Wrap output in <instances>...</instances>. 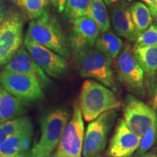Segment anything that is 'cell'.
I'll return each mask as SVG.
<instances>
[{
    "mask_svg": "<svg viewBox=\"0 0 157 157\" xmlns=\"http://www.w3.org/2000/svg\"><path fill=\"white\" fill-rule=\"evenodd\" d=\"M78 105L84 120L92 121L102 113L119 109L121 101L111 89L94 80L83 82L78 98Z\"/></svg>",
    "mask_w": 157,
    "mask_h": 157,
    "instance_id": "6da1fadb",
    "label": "cell"
},
{
    "mask_svg": "<svg viewBox=\"0 0 157 157\" xmlns=\"http://www.w3.org/2000/svg\"><path fill=\"white\" fill-rule=\"evenodd\" d=\"M25 38L50 49L65 58L69 56L61 27L48 10L31 21Z\"/></svg>",
    "mask_w": 157,
    "mask_h": 157,
    "instance_id": "7a4b0ae2",
    "label": "cell"
},
{
    "mask_svg": "<svg viewBox=\"0 0 157 157\" xmlns=\"http://www.w3.org/2000/svg\"><path fill=\"white\" fill-rule=\"evenodd\" d=\"M69 119V113L63 109H53L43 116L41 137L33 146L31 154L36 157H52Z\"/></svg>",
    "mask_w": 157,
    "mask_h": 157,
    "instance_id": "3957f363",
    "label": "cell"
},
{
    "mask_svg": "<svg viewBox=\"0 0 157 157\" xmlns=\"http://www.w3.org/2000/svg\"><path fill=\"white\" fill-rule=\"evenodd\" d=\"M74 63L80 76L101 82L116 91L114 75L111 61L95 48H88L74 52Z\"/></svg>",
    "mask_w": 157,
    "mask_h": 157,
    "instance_id": "277c9868",
    "label": "cell"
},
{
    "mask_svg": "<svg viewBox=\"0 0 157 157\" xmlns=\"http://www.w3.org/2000/svg\"><path fill=\"white\" fill-rule=\"evenodd\" d=\"M117 115L115 110L108 111L88 124L84 134L83 157H101L106 147L108 137L114 124Z\"/></svg>",
    "mask_w": 157,
    "mask_h": 157,
    "instance_id": "5b68a950",
    "label": "cell"
},
{
    "mask_svg": "<svg viewBox=\"0 0 157 157\" xmlns=\"http://www.w3.org/2000/svg\"><path fill=\"white\" fill-rule=\"evenodd\" d=\"M0 84L6 91L25 103H33L44 98L40 82L28 74L4 70L0 73Z\"/></svg>",
    "mask_w": 157,
    "mask_h": 157,
    "instance_id": "8992f818",
    "label": "cell"
},
{
    "mask_svg": "<svg viewBox=\"0 0 157 157\" xmlns=\"http://www.w3.org/2000/svg\"><path fill=\"white\" fill-rule=\"evenodd\" d=\"M84 138L83 117L78 102H76L53 157H82Z\"/></svg>",
    "mask_w": 157,
    "mask_h": 157,
    "instance_id": "52a82bcc",
    "label": "cell"
},
{
    "mask_svg": "<svg viewBox=\"0 0 157 157\" xmlns=\"http://www.w3.org/2000/svg\"><path fill=\"white\" fill-rule=\"evenodd\" d=\"M123 117L128 128L135 134L142 137L155 123L157 112L144 102L128 95L123 105Z\"/></svg>",
    "mask_w": 157,
    "mask_h": 157,
    "instance_id": "ba28073f",
    "label": "cell"
},
{
    "mask_svg": "<svg viewBox=\"0 0 157 157\" xmlns=\"http://www.w3.org/2000/svg\"><path fill=\"white\" fill-rule=\"evenodd\" d=\"M118 74L124 85L135 95H145L144 71L135 58L134 49L126 45L117 57Z\"/></svg>",
    "mask_w": 157,
    "mask_h": 157,
    "instance_id": "9c48e42d",
    "label": "cell"
},
{
    "mask_svg": "<svg viewBox=\"0 0 157 157\" xmlns=\"http://www.w3.org/2000/svg\"><path fill=\"white\" fill-rule=\"evenodd\" d=\"M23 26L17 14L7 15L0 23V65L7 64L21 48Z\"/></svg>",
    "mask_w": 157,
    "mask_h": 157,
    "instance_id": "30bf717a",
    "label": "cell"
},
{
    "mask_svg": "<svg viewBox=\"0 0 157 157\" xmlns=\"http://www.w3.org/2000/svg\"><path fill=\"white\" fill-rule=\"evenodd\" d=\"M24 44L34 61L48 76L58 78L66 72L68 63L64 57L28 39H24Z\"/></svg>",
    "mask_w": 157,
    "mask_h": 157,
    "instance_id": "8fae6325",
    "label": "cell"
},
{
    "mask_svg": "<svg viewBox=\"0 0 157 157\" xmlns=\"http://www.w3.org/2000/svg\"><path fill=\"white\" fill-rule=\"evenodd\" d=\"M141 137L128 128L120 119L110 141L106 155L109 157H131L138 148Z\"/></svg>",
    "mask_w": 157,
    "mask_h": 157,
    "instance_id": "7c38bea8",
    "label": "cell"
},
{
    "mask_svg": "<svg viewBox=\"0 0 157 157\" xmlns=\"http://www.w3.org/2000/svg\"><path fill=\"white\" fill-rule=\"evenodd\" d=\"M72 21L70 44L74 52L94 48L101 32L97 23L89 16L78 17Z\"/></svg>",
    "mask_w": 157,
    "mask_h": 157,
    "instance_id": "4fadbf2b",
    "label": "cell"
},
{
    "mask_svg": "<svg viewBox=\"0 0 157 157\" xmlns=\"http://www.w3.org/2000/svg\"><path fill=\"white\" fill-rule=\"evenodd\" d=\"M5 70L31 75L36 78L42 85L51 83L48 75L41 68L24 48H21L5 66Z\"/></svg>",
    "mask_w": 157,
    "mask_h": 157,
    "instance_id": "5bb4252c",
    "label": "cell"
},
{
    "mask_svg": "<svg viewBox=\"0 0 157 157\" xmlns=\"http://www.w3.org/2000/svg\"><path fill=\"white\" fill-rule=\"evenodd\" d=\"M111 19L117 36L134 41L137 35L133 23L128 2L125 0L111 6Z\"/></svg>",
    "mask_w": 157,
    "mask_h": 157,
    "instance_id": "9a60e30c",
    "label": "cell"
},
{
    "mask_svg": "<svg viewBox=\"0 0 157 157\" xmlns=\"http://www.w3.org/2000/svg\"><path fill=\"white\" fill-rule=\"evenodd\" d=\"M34 127L12 135L0 146V157H24L30 148Z\"/></svg>",
    "mask_w": 157,
    "mask_h": 157,
    "instance_id": "2e32d148",
    "label": "cell"
},
{
    "mask_svg": "<svg viewBox=\"0 0 157 157\" xmlns=\"http://www.w3.org/2000/svg\"><path fill=\"white\" fill-rule=\"evenodd\" d=\"M24 113L22 101L3 88L0 92V124L21 117Z\"/></svg>",
    "mask_w": 157,
    "mask_h": 157,
    "instance_id": "e0dca14e",
    "label": "cell"
},
{
    "mask_svg": "<svg viewBox=\"0 0 157 157\" xmlns=\"http://www.w3.org/2000/svg\"><path fill=\"white\" fill-rule=\"evenodd\" d=\"M135 58L151 80L157 72V46L134 48Z\"/></svg>",
    "mask_w": 157,
    "mask_h": 157,
    "instance_id": "ac0fdd59",
    "label": "cell"
},
{
    "mask_svg": "<svg viewBox=\"0 0 157 157\" xmlns=\"http://www.w3.org/2000/svg\"><path fill=\"white\" fill-rule=\"evenodd\" d=\"M122 40L111 31H107L98 36L95 47L111 61L117 58L122 48Z\"/></svg>",
    "mask_w": 157,
    "mask_h": 157,
    "instance_id": "d6986e66",
    "label": "cell"
},
{
    "mask_svg": "<svg viewBox=\"0 0 157 157\" xmlns=\"http://www.w3.org/2000/svg\"><path fill=\"white\" fill-rule=\"evenodd\" d=\"M131 16L137 36L146 31L152 23L153 17L148 6L140 2H135L129 7Z\"/></svg>",
    "mask_w": 157,
    "mask_h": 157,
    "instance_id": "ffe728a7",
    "label": "cell"
},
{
    "mask_svg": "<svg viewBox=\"0 0 157 157\" xmlns=\"http://www.w3.org/2000/svg\"><path fill=\"white\" fill-rule=\"evenodd\" d=\"M87 16L94 20L103 34L109 31L111 23L103 0H93Z\"/></svg>",
    "mask_w": 157,
    "mask_h": 157,
    "instance_id": "44dd1931",
    "label": "cell"
},
{
    "mask_svg": "<svg viewBox=\"0 0 157 157\" xmlns=\"http://www.w3.org/2000/svg\"><path fill=\"white\" fill-rule=\"evenodd\" d=\"M92 2L93 0H66L65 15L71 21L87 16Z\"/></svg>",
    "mask_w": 157,
    "mask_h": 157,
    "instance_id": "7402d4cb",
    "label": "cell"
},
{
    "mask_svg": "<svg viewBox=\"0 0 157 157\" xmlns=\"http://www.w3.org/2000/svg\"><path fill=\"white\" fill-rule=\"evenodd\" d=\"M157 143V119L141 137L138 148L135 151V157L146 154Z\"/></svg>",
    "mask_w": 157,
    "mask_h": 157,
    "instance_id": "603a6c76",
    "label": "cell"
},
{
    "mask_svg": "<svg viewBox=\"0 0 157 157\" xmlns=\"http://www.w3.org/2000/svg\"><path fill=\"white\" fill-rule=\"evenodd\" d=\"M50 0H23L21 7L24 10L30 19L34 20L40 17L48 10Z\"/></svg>",
    "mask_w": 157,
    "mask_h": 157,
    "instance_id": "cb8c5ba5",
    "label": "cell"
},
{
    "mask_svg": "<svg viewBox=\"0 0 157 157\" xmlns=\"http://www.w3.org/2000/svg\"><path fill=\"white\" fill-rule=\"evenodd\" d=\"M0 127L3 129L9 137L21 132L29 127H33L30 119L25 117H19L15 119L0 124Z\"/></svg>",
    "mask_w": 157,
    "mask_h": 157,
    "instance_id": "d4e9b609",
    "label": "cell"
},
{
    "mask_svg": "<svg viewBox=\"0 0 157 157\" xmlns=\"http://www.w3.org/2000/svg\"><path fill=\"white\" fill-rule=\"evenodd\" d=\"M157 46V28L151 25L135 39V48L140 47Z\"/></svg>",
    "mask_w": 157,
    "mask_h": 157,
    "instance_id": "484cf974",
    "label": "cell"
},
{
    "mask_svg": "<svg viewBox=\"0 0 157 157\" xmlns=\"http://www.w3.org/2000/svg\"><path fill=\"white\" fill-rule=\"evenodd\" d=\"M150 106L154 111H157V79L150 82Z\"/></svg>",
    "mask_w": 157,
    "mask_h": 157,
    "instance_id": "4316f807",
    "label": "cell"
},
{
    "mask_svg": "<svg viewBox=\"0 0 157 157\" xmlns=\"http://www.w3.org/2000/svg\"><path fill=\"white\" fill-rule=\"evenodd\" d=\"M50 1L52 4V5L58 9V12L62 13L64 11L66 0H50Z\"/></svg>",
    "mask_w": 157,
    "mask_h": 157,
    "instance_id": "83f0119b",
    "label": "cell"
},
{
    "mask_svg": "<svg viewBox=\"0 0 157 157\" xmlns=\"http://www.w3.org/2000/svg\"><path fill=\"white\" fill-rule=\"evenodd\" d=\"M8 137V135L6 134V132L3 130V129L0 127V146H1Z\"/></svg>",
    "mask_w": 157,
    "mask_h": 157,
    "instance_id": "f1b7e54d",
    "label": "cell"
},
{
    "mask_svg": "<svg viewBox=\"0 0 157 157\" xmlns=\"http://www.w3.org/2000/svg\"><path fill=\"white\" fill-rule=\"evenodd\" d=\"M149 10H150L151 14L152 17H157V2L155 3V5L151 7H149Z\"/></svg>",
    "mask_w": 157,
    "mask_h": 157,
    "instance_id": "f546056e",
    "label": "cell"
},
{
    "mask_svg": "<svg viewBox=\"0 0 157 157\" xmlns=\"http://www.w3.org/2000/svg\"><path fill=\"white\" fill-rule=\"evenodd\" d=\"M141 1H143L145 5H146V6H148V7H151L155 5L157 0H141Z\"/></svg>",
    "mask_w": 157,
    "mask_h": 157,
    "instance_id": "4dcf8cb0",
    "label": "cell"
},
{
    "mask_svg": "<svg viewBox=\"0 0 157 157\" xmlns=\"http://www.w3.org/2000/svg\"><path fill=\"white\" fill-rule=\"evenodd\" d=\"M103 1L107 6H112L115 4L119 2L123 1V0H103Z\"/></svg>",
    "mask_w": 157,
    "mask_h": 157,
    "instance_id": "1f68e13d",
    "label": "cell"
},
{
    "mask_svg": "<svg viewBox=\"0 0 157 157\" xmlns=\"http://www.w3.org/2000/svg\"><path fill=\"white\" fill-rule=\"evenodd\" d=\"M137 157H157V153L156 152H147L146 154L140 155Z\"/></svg>",
    "mask_w": 157,
    "mask_h": 157,
    "instance_id": "d6a6232c",
    "label": "cell"
},
{
    "mask_svg": "<svg viewBox=\"0 0 157 157\" xmlns=\"http://www.w3.org/2000/svg\"><path fill=\"white\" fill-rule=\"evenodd\" d=\"M5 11L4 10L3 6L0 4V23L3 21V19L5 18Z\"/></svg>",
    "mask_w": 157,
    "mask_h": 157,
    "instance_id": "836d02e7",
    "label": "cell"
},
{
    "mask_svg": "<svg viewBox=\"0 0 157 157\" xmlns=\"http://www.w3.org/2000/svg\"><path fill=\"white\" fill-rule=\"evenodd\" d=\"M13 2H14L16 4V5H17V6H19V7H21V4H22V1L23 0H13Z\"/></svg>",
    "mask_w": 157,
    "mask_h": 157,
    "instance_id": "e575fe53",
    "label": "cell"
},
{
    "mask_svg": "<svg viewBox=\"0 0 157 157\" xmlns=\"http://www.w3.org/2000/svg\"><path fill=\"white\" fill-rule=\"evenodd\" d=\"M154 26H156V28H157V17H156V18H155V20H154Z\"/></svg>",
    "mask_w": 157,
    "mask_h": 157,
    "instance_id": "d590c367",
    "label": "cell"
},
{
    "mask_svg": "<svg viewBox=\"0 0 157 157\" xmlns=\"http://www.w3.org/2000/svg\"><path fill=\"white\" fill-rule=\"evenodd\" d=\"M24 157H36V156H33V155H31V154H27Z\"/></svg>",
    "mask_w": 157,
    "mask_h": 157,
    "instance_id": "8d00e7d4",
    "label": "cell"
},
{
    "mask_svg": "<svg viewBox=\"0 0 157 157\" xmlns=\"http://www.w3.org/2000/svg\"><path fill=\"white\" fill-rule=\"evenodd\" d=\"M3 89V87H2V86L1 85V84H0V92H1V90Z\"/></svg>",
    "mask_w": 157,
    "mask_h": 157,
    "instance_id": "74e56055",
    "label": "cell"
},
{
    "mask_svg": "<svg viewBox=\"0 0 157 157\" xmlns=\"http://www.w3.org/2000/svg\"><path fill=\"white\" fill-rule=\"evenodd\" d=\"M132 0H128V2H132Z\"/></svg>",
    "mask_w": 157,
    "mask_h": 157,
    "instance_id": "f35d334b",
    "label": "cell"
}]
</instances>
